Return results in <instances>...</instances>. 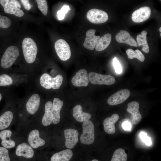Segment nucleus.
Returning a JSON list of instances; mask_svg holds the SVG:
<instances>
[{"label":"nucleus","instance_id":"2eb2a0df","mask_svg":"<svg viewBox=\"0 0 161 161\" xmlns=\"http://www.w3.org/2000/svg\"><path fill=\"white\" fill-rule=\"evenodd\" d=\"M126 110L131 114L132 122L133 124H138L141 121L142 116L140 112L139 104L136 101H132L127 105Z\"/></svg>","mask_w":161,"mask_h":161},{"label":"nucleus","instance_id":"bb28decb","mask_svg":"<svg viewBox=\"0 0 161 161\" xmlns=\"http://www.w3.org/2000/svg\"><path fill=\"white\" fill-rule=\"evenodd\" d=\"M126 52L129 59H132L136 58L141 62H143L145 60L144 56L141 52L138 49L134 50L129 49L126 50Z\"/></svg>","mask_w":161,"mask_h":161},{"label":"nucleus","instance_id":"423d86ee","mask_svg":"<svg viewBox=\"0 0 161 161\" xmlns=\"http://www.w3.org/2000/svg\"><path fill=\"white\" fill-rule=\"evenodd\" d=\"M55 48L57 55L61 60L66 61L70 58L71 51L70 47L64 39L57 40L55 44Z\"/></svg>","mask_w":161,"mask_h":161},{"label":"nucleus","instance_id":"e433bc0d","mask_svg":"<svg viewBox=\"0 0 161 161\" xmlns=\"http://www.w3.org/2000/svg\"><path fill=\"white\" fill-rule=\"evenodd\" d=\"M2 98V97L1 94L0 93V101L1 100Z\"/></svg>","mask_w":161,"mask_h":161},{"label":"nucleus","instance_id":"f704fd0d","mask_svg":"<svg viewBox=\"0 0 161 161\" xmlns=\"http://www.w3.org/2000/svg\"><path fill=\"white\" fill-rule=\"evenodd\" d=\"M123 129L125 130H130L131 127V125L130 123L128 121L124 122L122 125Z\"/></svg>","mask_w":161,"mask_h":161},{"label":"nucleus","instance_id":"b1692460","mask_svg":"<svg viewBox=\"0 0 161 161\" xmlns=\"http://www.w3.org/2000/svg\"><path fill=\"white\" fill-rule=\"evenodd\" d=\"M112 38L111 35L107 33L100 37L95 47L97 51H100L105 49L110 44Z\"/></svg>","mask_w":161,"mask_h":161},{"label":"nucleus","instance_id":"dca6fc26","mask_svg":"<svg viewBox=\"0 0 161 161\" xmlns=\"http://www.w3.org/2000/svg\"><path fill=\"white\" fill-rule=\"evenodd\" d=\"M40 97L38 94L32 95L26 104V109L28 113L31 115L35 114L38 110L40 104Z\"/></svg>","mask_w":161,"mask_h":161},{"label":"nucleus","instance_id":"f257e3e1","mask_svg":"<svg viewBox=\"0 0 161 161\" xmlns=\"http://www.w3.org/2000/svg\"><path fill=\"white\" fill-rule=\"evenodd\" d=\"M22 47L26 62L29 64L33 63L36 58L38 51L37 46L35 41L30 38H26L23 41Z\"/></svg>","mask_w":161,"mask_h":161},{"label":"nucleus","instance_id":"cd10ccee","mask_svg":"<svg viewBox=\"0 0 161 161\" xmlns=\"http://www.w3.org/2000/svg\"><path fill=\"white\" fill-rule=\"evenodd\" d=\"M13 82L12 78L6 74L0 75V86H6L11 84Z\"/></svg>","mask_w":161,"mask_h":161},{"label":"nucleus","instance_id":"ea45409f","mask_svg":"<svg viewBox=\"0 0 161 161\" xmlns=\"http://www.w3.org/2000/svg\"><path fill=\"white\" fill-rule=\"evenodd\" d=\"M160 36H161V33H160Z\"/></svg>","mask_w":161,"mask_h":161},{"label":"nucleus","instance_id":"aec40b11","mask_svg":"<svg viewBox=\"0 0 161 161\" xmlns=\"http://www.w3.org/2000/svg\"><path fill=\"white\" fill-rule=\"evenodd\" d=\"M52 109V122L53 124L58 123L60 120V112L64 102L59 98L55 97L53 101Z\"/></svg>","mask_w":161,"mask_h":161},{"label":"nucleus","instance_id":"c85d7f7f","mask_svg":"<svg viewBox=\"0 0 161 161\" xmlns=\"http://www.w3.org/2000/svg\"><path fill=\"white\" fill-rule=\"evenodd\" d=\"M38 7L42 13L45 16H47L48 12V6L46 0H36Z\"/></svg>","mask_w":161,"mask_h":161},{"label":"nucleus","instance_id":"c756f323","mask_svg":"<svg viewBox=\"0 0 161 161\" xmlns=\"http://www.w3.org/2000/svg\"><path fill=\"white\" fill-rule=\"evenodd\" d=\"M0 161H10L8 149L0 145Z\"/></svg>","mask_w":161,"mask_h":161},{"label":"nucleus","instance_id":"c9c22d12","mask_svg":"<svg viewBox=\"0 0 161 161\" xmlns=\"http://www.w3.org/2000/svg\"><path fill=\"white\" fill-rule=\"evenodd\" d=\"M20 1L23 4L24 8L27 10H29L30 9L31 7L29 2L28 0H21Z\"/></svg>","mask_w":161,"mask_h":161},{"label":"nucleus","instance_id":"2f4dec72","mask_svg":"<svg viewBox=\"0 0 161 161\" xmlns=\"http://www.w3.org/2000/svg\"><path fill=\"white\" fill-rule=\"evenodd\" d=\"M70 10L69 6L64 5L61 9L58 10L57 13L58 18L59 20H62L64 19L65 14L67 13L68 10Z\"/></svg>","mask_w":161,"mask_h":161},{"label":"nucleus","instance_id":"9d476101","mask_svg":"<svg viewBox=\"0 0 161 161\" xmlns=\"http://www.w3.org/2000/svg\"><path fill=\"white\" fill-rule=\"evenodd\" d=\"M130 94V91L128 89L120 90L110 96L107 100V103L112 106L120 104L126 100Z\"/></svg>","mask_w":161,"mask_h":161},{"label":"nucleus","instance_id":"4468645a","mask_svg":"<svg viewBox=\"0 0 161 161\" xmlns=\"http://www.w3.org/2000/svg\"><path fill=\"white\" fill-rule=\"evenodd\" d=\"M15 153L18 156L29 159L33 157L34 151L33 148L28 143L23 142L17 145Z\"/></svg>","mask_w":161,"mask_h":161},{"label":"nucleus","instance_id":"f3484780","mask_svg":"<svg viewBox=\"0 0 161 161\" xmlns=\"http://www.w3.org/2000/svg\"><path fill=\"white\" fill-rule=\"evenodd\" d=\"M95 30L91 29L87 30L86 32V37L83 46L89 50H93L95 48L97 42L100 38V36L95 35Z\"/></svg>","mask_w":161,"mask_h":161},{"label":"nucleus","instance_id":"7ed1b4c3","mask_svg":"<svg viewBox=\"0 0 161 161\" xmlns=\"http://www.w3.org/2000/svg\"><path fill=\"white\" fill-rule=\"evenodd\" d=\"M19 55V50L17 47L14 46L9 47L6 50L1 59V66L4 68H10Z\"/></svg>","mask_w":161,"mask_h":161},{"label":"nucleus","instance_id":"ddd939ff","mask_svg":"<svg viewBox=\"0 0 161 161\" xmlns=\"http://www.w3.org/2000/svg\"><path fill=\"white\" fill-rule=\"evenodd\" d=\"M64 132L66 147L69 149L73 148L78 141V132L75 129H68L65 130Z\"/></svg>","mask_w":161,"mask_h":161},{"label":"nucleus","instance_id":"9b49d317","mask_svg":"<svg viewBox=\"0 0 161 161\" xmlns=\"http://www.w3.org/2000/svg\"><path fill=\"white\" fill-rule=\"evenodd\" d=\"M71 82L74 86H87L89 84V79L86 70L82 69L78 71L72 77Z\"/></svg>","mask_w":161,"mask_h":161},{"label":"nucleus","instance_id":"1a4fd4ad","mask_svg":"<svg viewBox=\"0 0 161 161\" xmlns=\"http://www.w3.org/2000/svg\"><path fill=\"white\" fill-rule=\"evenodd\" d=\"M27 143L33 148L37 149L44 145L45 140L40 137L38 128H34L29 132L27 136Z\"/></svg>","mask_w":161,"mask_h":161},{"label":"nucleus","instance_id":"f8f14e48","mask_svg":"<svg viewBox=\"0 0 161 161\" xmlns=\"http://www.w3.org/2000/svg\"><path fill=\"white\" fill-rule=\"evenodd\" d=\"M151 14V8L148 6L142 7L132 14L131 19L136 23H140L147 20Z\"/></svg>","mask_w":161,"mask_h":161},{"label":"nucleus","instance_id":"a878e982","mask_svg":"<svg viewBox=\"0 0 161 161\" xmlns=\"http://www.w3.org/2000/svg\"><path fill=\"white\" fill-rule=\"evenodd\" d=\"M127 158V155L124 150L119 148L114 152L111 161H126Z\"/></svg>","mask_w":161,"mask_h":161},{"label":"nucleus","instance_id":"6ab92c4d","mask_svg":"<svg viewBox=\"0 0 161 161\" xmlns=\"http://www.w3.org/2000/svg\"><path fill=\"white\" fill-rule=\"evenodd\" d=\"M119 118V115L114 114L111 117H109L104 119L103 122L104 129L107 133L112 134L115 133L116 129L114 124Z\"/></svg>","mask_w":161,"mask_h":161},{"label":"nucleus","instance_id":"39448f33","mask_svg":"<svg viewBox=\"0 0 161 161\" xmlns=\"http://www.w3.org/2000/svg\"><path fill=\"white\" fill-rule=\"evenodd\" d=\"M0 3L4 8L5 13L14 14L21 17L24 15L23 11L20 8L21 5L19 2L16 0H1Z\"/></svg>","mask_w":161,"mask_h":161},{"label":"nucleus","instance_id":"4be33fe9","mask_svg":"<svg viewBox=\"0 0 161 161\" xmlns=\"http://www.w3.org/2000/svg\"><path fill=\"white\" fill-rule=\"evenodd\" d=\"M53 103L51 101L47 102L45 105V112L42 118L41 123L44 126L50 125L52 122V109Z\"/></svg>","mask_w":161,"mask_h":161},{"label":"nucleus","instance_id":"20e7f679","mask_svg":"<svg viewBox=\"0 0 161 161\" xmlns=\"http://www.w3.org/2000/svg\"><path fill=\"white\" fill-rule=\"evenodd\" d=\"M83 134L80 140L83 144L90 145L95 140V127L92 122L88 120L84 122L82 124Z\"/></svg>","mask_w":161,"mask_h":161},{"label":"nucleus","instance_id":"412c9836","mask_svg":"<svg viewBox=\"0 0 161 161\" xmlns=\"http://www.w3.org/2000/svg\"><path fill=\"white\" fill-rule=\"evenodd\" d=\"M73 113L74 117L79 122H84L89 120L92 117L90 114L83 112L82 107L80 105H77L74 107Z\"/></svg>","mask_w":161,"mask_h":161},{"label":"nucleus","instance_id":"393cba45","mask_svg":"<svg viewBox=\"0 0 161 161\" xmlns=\"http://www.w3.org/2000/svg\"><path fill=\"white\" fill-rule=\"evenodd\" d=\"M147 33L146 31L143 30L141 34L137 36L136 38L137 45L139 47L142 46V50L146 53H148L149 51V48L146 39Z\"/></svg>","mask_w":161,"mask_h":161},{"label":"nucleus","instance_id":"4c0bfd02","mask_svg":"<svg viewBox=\"0 0 161 161\" xmlns=\"http://www.w3.org/2000/svg\"><path fill=\"white\" fill-rule=\"evenodd\" d=\"M91 161H98L96 159H94L92 160Z\"/></svg>","mask_w":161,"mask_h":161},{"label":"nucleus","instance_id":"72a5a7b5","mask_svg":"<svg viewBox=\"0 0 161 161\" xmlns=\"http://www.w3.org/2000/svg\"><path fill=\"white\" fill-rule=\"evenodd\" d=\"M140 137L141 140L145 144L148 145H151V142L150 138L147 136L146 133L142 132L140 134Z\"/></svg>","mask_w":161,"mask_h":161},{"label":"nucleus","instance_id":"f03ea898","mask_svg":"<svg viewBox=\"0 0 161 161\" xmlns=\"http://www.w3.org/2000/svg\"><path fill=\"white\" fill-rule=\"evenodd\" d=\"M63 78L61 75H58L55 77H52L48 74L44 73L41 77L40 82L41 86L45 89H59L62 83Z\"/></svg>","mask_w":161,"mask_h":161},{"label":"nucleus","instance_id":"0eeeda50","mask_svg":"<svg viewBox=\"0 0 161 161\" xmlns=\"http://www.w3.org/2000/svg\"><path fill=\"white\" fill-rule=\"evenodd\" d=\"M88 76L89 80L94 84L111 85L114 84L115 81L114 78L110 75H103L91 72Z\"/></svg>","mask_w":161,"mask_h":161},{"label":"nucleus","instance_id":"473e14b6","mask_svg":"<svg viewBox=\"0 0 161 161\" xmlns=\"http://www.w3.org/2000/svg\"><path fill=\"white\" fill-rule=\"evenodd\" d=\"M113 64L115 72L118 74L121 73L122 70L121 65L116 57L113 59Z\"/></svg>","mask_w":161,"mask_h":161},{"label":"nucleus","instance_id":"58836bf2","mask_svg":"<svg viewBox=\"0 0 161 161\" xmlns=\"http://www.w3.org/2000/svg\"><path fill=\"white\" fill-rule=\"evenodd\" d=\"M159 31L161 32V27H160L159 28Z\"/></svg>","mask_w":161,"mask_h":161},{"label":"nucleus","instance_id":"6e6552de","mask_svg":"<svg viewBox=\"0 0 161 161\" xmlns=\"http://www.w3.org/2000/svg\"><path fill=\"white\" fill-rule=\"evenodd\" d=\"M86 18L91 22L94 24H101L106 22L108 16L105 11L97 9H92L86 14Z\"/></svg>","mask_w":161,"mask_h":161},{"label":"nucleus","instance_id":"5701e85b","mask_svg":"<svg viewBox=\"0 0 161 161\" xmlns=\"http://www.w3.org/2000/svg\"><path fill=\"white\" fill-rule=\"evenodd\" d=\"M73 155V152L67 149L56 153L51 158V161H69Z\"/></svg>","mask_w":161,"mask_h":161},{"label":"nucleus","instance_id":"7c9ffc66","mask_svg":"<svg viewBox=\"0 0 161 161\" xmlns=\"http://www.w3.org/2000/svg\"><path fill=\"white\" fill-rule=\"evenodd\" d=\"M11 24V20L8 18L0 15V27L7 28L10 26Z\"/></svg>","mask_w":161,"mask_h":161},{"label":"nucleus","instance_id":"a211bd4d","mask_svg":"<svg viewBox=\"0 0 161 161\" xmlns=\"http://www.w3.org/2000/svg\"><path fill=\"white\" fill-rule=\"evenodd\" d=\"M115 39L119 43H126L133 47H138L136 41L126 30H120L116 35Z\"/></svg>","mask_w":161,"mask_h":161}]
</instances>
